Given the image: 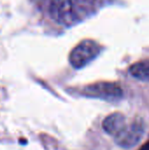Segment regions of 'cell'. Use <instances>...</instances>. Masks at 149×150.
<instances>
[{
	"instance_id": "4",
	"label": "cell",
	"mask_w": 149,
	"mask_h": 150,
	"mask_svg": "<svg viewBox=\"0 0 149 150\" xmlns=\"http://www.w3.org/2000/svg\"><path fill=\"white\" fill-rule=\"evenodd\" d=\"M144 124L137 119L132 123H127L126 127L114 137L116 143L125 149H130L136 146L144 134Z\"/></svg>"
},
{
	"instance_id": "6",
	"label": "cell",
	"mask_w": 149,
	"mask_h": 150,
	"mask_svg": "<svg viewBox=\"0 0 149 150\" xmlns=\"http://www.w3.org/2000/svg\"><path fill=\"white\" fill-rule=\"evenodd\" d=\"M131 75L143 82H149V61H141L130 67Z\"/></svg>"
},
{
	"instance_id": "7",
	"label": "cell",
	"mask_w": 149,
	"mask_h": 150,
	"mask_svg": "<svg viewBox=\"0 0 149 150\" xmlns=\"http://www.w3.org/2000/svg\"><path fill=\"white\" fill-rule=\"evenodd\" d=\"M140 150H149V142H147L144 146H142Z\"/></svg>"
},
{
	"instance_id": "3",
	"label": "cell",
	"mask_w": 149,
	"mask_h": 150,
	"mask_svg": "<svg viewBox=\"0 0 149 150\" xmlns=\"http://www.w3.org/2000/svg\"><path fill=\"white\" fill-rule=\"evenodd\" d=\"M83 94L90 98L106 101H117L122 98L123 91L120 86L115 83L99 82L84 87Z\"/></svg>"
},
{
	"instance_id": "2",
	"label": "cell",
	"mask_w": 149,
	"mask_h": 150,
	"mask_svg": "<svg viewBox=\"0 0 149 150\" xmlns=\"http://www.w3.org/2000/svg\"><path fill=\"white\" fill-rule=\"evenodd\" d=\"M101 47L91 40L79 43L70 53L69 62L75 69H82L93 61L100 53Z\"/></svg>"
},
{
	"instance_id": "1",
	"label": "cell",
	"mask_w": 149,
	"mask_h": 150,
	"mask_svg": "<svg viewBox=\"0 0 149 150\" xmlns=\"http://www.w3.org/2000/svg\"><path fill=\"white\" fill-rule=\"evenodd\" d=\"M97 10V0H52L50 14L58 24L70 27L88 18Z\"/></svg>"
},
{
	"instance_id": "5",
	"label": "cell",
	"mask_w": 149,
	"mask_h": 150,
	"mask_svg": "<svg viewBox=\"0 0 149 150\" xmlns=\"http://www.w3.org/2000/svg\"><path fill=\"white\" fill-rule=\"evenodd\" d=\"M127 125L126 117L119 112H114L107 116L103 121L104 130L112 137H116Z\"/></svg>"
}]
</instances>
